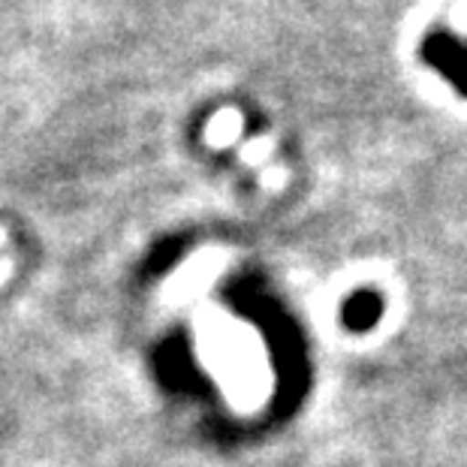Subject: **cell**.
<instances>
[{
  "mask_svg": "<svg viewBox=\"0 0 467 467\" xmlns=\"http://www.w3.org/2000/svg\"><path fill=\"white\" fill-rule=\"evenodd\" d=\"M422 55L429 57L437 69H443V73L467 94V48L462 43L446 39V36H431V39H425Z\"/></svg>",
  "mask_w": 467,
  "mask_h": 467,
  "instance_id": "cell-1",
  "label": "cell"
}]
</instances>
